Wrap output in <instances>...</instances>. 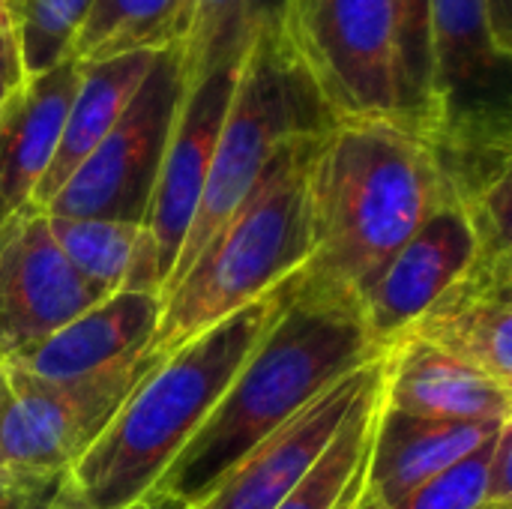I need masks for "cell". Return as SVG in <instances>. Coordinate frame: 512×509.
Listing matches in <instances>:
<instances>
[{"label":"cell","instance_id":"cell-4","mask_svg":"<svg viewBox=\"0 0 512 509\" xmlns=\"http://www.w3.org/2000/svg\"><path fill=\"white\" fill-rule=\"evenodd\" d=\"M318 138L285 144L198 258L162 291L153 351H174L306 267L312 255L306 174Z\"/></svg>","mask_w":512,"mask_h":509},{"label":"cell","instance_id":"cell-1","mask_svg":"<svg viewBox=\"0 0 512 509\" xmlns=\"http://www.w3.org/2000/svg\"><path fill=\"white\" fill-rule=\"evenodd\" d=\"M381 354L357 294L300 267L282 309L246 354L219 405L159 477L156 492L198 507L255 444Z\"/></svg>","mask_w":512,"mask_h":509},{"label":"cell","instance_id":"cell-21","mask_svg":"<svg viewBox=\"0 0 512 509\" xmlns=\"http://www.w3.org/2000/svg\"><path fill=\"white\" fill-rule=\"evenodd\" d=\"M186 0H93L69 57L102 63L129 51H162L183 39Z\"/></svg>","mask_w":512,"mask_h":509},{"label":"cell","instance_id":"cell-14","mask_svg":"<svg viewBox=\"0 0 512 509\" xmlns=\"http://www.w3.org/2000/svg\"><path fill=\"white\" fill-rule=\"evenodd\" d=\"M405 336L512 387V264L474 261Z\"/></svg>","mask_w":512,"mask_h":509},{"label":"cell","instance_id":"cell-36","mask_svg":"<svg viewBox=\"0 0 512 509\" xmlns=\"http://www.w3.org/2000/svg\"><path fill=\"white\" fill-rule=\"evenodd\" d=\"M483 509H512V504H486Z\"/></svg>","mask_w":512,"mask_h":509},{"label":"cell","instance_id":"cell-9","mask_svg":"<svg viewBox=\"0 0 512 509\" xmlns=\"http://www.w3.org/2000/svg\"><path fill=\"white\" fill-rule=\"evenodd\" d=\"M105 300L60 252L45 210L27 204L0 228V363Z\"/></svg>","mask_w":512,"mask_h":509},{"label":"cell","instance_id":"cell-26","mask_svg":"<svg viewBox=\"0 0 512 509\" xmlns=\"http://www.w3.org/2000/svg\"><path fill=\"white\" fill-rule=\"evenodd\" d=\"M495 438L387 509H483L489 504V459Z\"/></svg>","mask_w":512,"mask_h":509},{"label":"cell","instance_id":"cell-3","mask_svg":"<svg viewBox=\"0 0 512 509\" xmlns=\"http://www.w3.org/2000/svg\"><path fill=\"white\" fill-rule=\"evenodd\" d=\"M291 276L267 297L180 342L144 375L69 471L84 507L132 509L156 492L159 477L219 405L246 354L282 309Z\"/></svg>","mask_w":512,"mask_h":509},{"label":"cell","instance_id":"cell-12","mask_svg":"<svg viewBox=\"0 0 512 509\" xmlns=\"http://www.w3.org/2000/svg\"><path fill=\"white\" fill-rule=\"evenodd\" d=\"M384 357V354H381ZM381 357L327 387L285 426L255 444L195 509H276L309 474L348 411L378 375Z\"/></svg>","mask_w":512,"mask_h":509},{"label":"cell","instance_id":"cell-38","mask_svg":"<svg viewBox=\"0 0 512 509\" xmlns=\"http://www.w3.org/2000/svg\"><path fill=\"white\" fill-rule=\"evenodd\" d=\"M0 375H3V369H0Z\"/></svg>","mask_w":512,"mask_h":509},{"label":"cell","instance_id":"cell-5","mask_svg":"<svg viewBox=\"0 0 512 509\" xmlns=\"http://www.w3.org/2000/svg\"><path fill=\"white\" fill-rule=\"evenodd\" d=\"M336 123V114L282 36V27L258 33L237 66L213 165L168 285L198 258L285 144L318 138Z\"/></svg>","mask_w":512,"mask_h":509},{"label":"cell","instance_id":"cell-17","mask_svg":"<svg viewBox=\"0 0 512 509\" xmlns=\"http://www.w3.org/2000/svg\"><path fill=\"white\" fill-rule=\"evenodd\" d=\"M501 426L504 423L426 420L378 402L366 459V492L381 509L393 507L417 486L492 441Z\"/></svg>","mask_w":512,"mask_h":509},{"label":"cell","instance_id":"cell-28","mask_svg":"<svg viewBox=\"0 0 512 509\" xmlns=\"http://www.w3.org/2000/svg\"><path fill=\"white\" fill-rule=\"evenodd\" d=\"M489 504H512V420L501 426L489 459Z\"/></svg>","mask_w":512,"mask_h":509},{"label":"cell","instance_id":"cell-6","mask_svg":"<svg viewBox=\"0 0 512 509\" xmlns=\"http://www.w3.org/2000/svg\"><path fill=\"white\" fill-rule=\"evenodd\" d=\"M282 36L336 120L399 126L393 0H285Z\"/></svg>","mask_w":512,"mask_h":509},{"label":"cell","instance_id":"cell-16","mask_svg":"<svg viewBox=\"0 0 512 509\" xmlns=\"http://www.w3.org/2000/svg\"><path fill=\"white\" fill-rule=\"evenodd\" d=\"M78 78L81 63L66 57L54 69L24 78L0 108V228L33 204V192L54 159Z\"/></svg>","mask_w":512,"mask_h":509},{"label":"cell","instance_id":"cell-19","mask_svg":"<svg viewBox=\"0 0 512 509\" xmlns=\"http://www.w3.org/2000/svg\"><path fill=\"white\" fill-rule=\"evenodd\" d=\"M429 51L435 123L453 105L492 99L480 90L510 63L495 45L486 0H429Z\"/></svg>","mask_w":512,"mask_h":509},{"label":"cell","instance_id":"cell-20","mask_svg":"<svg viewBox=\"0 0 512 509\" xmlns=\"http://www.w3.org/2000/svg\"><path fill=\"white\" fill-rule=\"evenodd\" d=\"M285 0H186L183 39L177 45L183 81L237 69L258 33L282 27Z\"/></svg>","mask_w":512,"mask_h":509},{"label":"cell","instance_id":"cell-15","mask_svg":"<svg viewBox=\"0 0 512 509\" xmlns=\"http://www.w3.org/2000/svg\"><path fill=\"white\" fill-rule=\"evenodd\" d=\"M381 360V402L402 414L450 423L512 420V387L420 339L393 342Z\"/></svg>","mask_w":512,"mask_h":509},{"label":"cell","instance_id":"cell-2","mask_svg":"<svg viewBox=\"0 0 512 509\" xmlns=\"http://www.w3.org/2000/svg\"><path fill=\"white\" fill-rule=\"evenodd\" d=\"M306 195V270L357 297L444 204L426 144L381 120H339L324 132L309 159Z\"/></svg>","mask_w":512,"mask_h":509},{"label":"cell","instance_id":"cell-37","mask_svg":"<svg viewBox=\"0 0 512 509\" xmlns=\"http://www.w3.org/2000/svg\"><path fill=\"white\" fill-rule=\"evenodd\" d=\"M6 3H9V12H12V3H15V0H6Z\"/></svg>","mask_w":512,"mask_h":509},{"label":"cell","instance_id":"cell-25","mask_svg":"<svg viewBox=\"0 0 512 509\" xmlns=\"http://www.w3.org/2000/svg\"><path fill=\"white\" fill-rule=\"evenodd\" d=\"M93 0H15L12 27L24 78L42 75L69 57L72 39Z\"/></svg>","mask_w":512,"mask_h":509},{"label":"cell","instance_id":"cell-24","mask_svg":"<svg viewBox=\"0 0 512 509\" xmlns=\"http://www.w3.org/2000/svg\"><path fill=\"white\" fill-rule=\"evenodd\" d=\"M399 63V126L423 138L435 123L429 0H393Z\"/></svg>","mask_w":512,"mask_h":509},{"label":"cell","instance_id":"cell-22","mask_svg":"<svg viewBox=\"0 0 512 509\" xmlns=\"http://www.w3.org/2000/svg\"><path fill=\"white\" fill-rule=\"evenodd\" d=\"M381 378L384 360L378 375L366 384V390L348 411L333 441L318 456V462L276 509H342L348 498H354L366 486V459L381 402Z\"/></svg>","mask_w":512,"mask_h":509},{"label":"cell","instance_id":"cell-23","mask_svg":"<svg viewBox=\"0 0 512 509\" xmlns=\"http://www.w3.org/2000/svg\"><path fill=\"white\" fill-rule=\"evenodd\" d=\"M48 216V213H45ZM51 237L66 261L105 297L123 291L129 267L138 255L144 225L114 219H63L48 216Z\"/></svg>","mask_w":512,"mask_h":509},{"label":"cell","instance_id":"cell-30","mask_svg":"<svg viewBox=\"0 0 512 509\" xmlns=\"http://www.w3.org/2000/svg\"><path fill=\"white\" fill-rule=\"evenodd\" d=\"M489 3V24L495 45L504 57L512 54V0H486Z\"/></svg>","mask_w":512,"mask_h":509},{"label":"cell","instance_id":"cell-18","mask_svg":"<svg viewBox=\"0 0 512 509\" xmlns=\"http://www.w3.org/2000/svg\"><path fill=\"white\" fill-rule=\"evenodd\" d=\"M156 54L159 51H129L102 63H81L78 90L72 96L54 159L33 192V207L45 210L60 186L72 177V171L108 135V129L117 123V117L153 69Z\"/></svg>","mask_w":512,"mask_h":509},{"label":"cell","instance_id":"cell-13","mask_svg":"<svg viewBox=\"0 0 512 509\" xmlns=\"http://www.w3.org/2000/svg\"><path fill=\"white\" fill-rule=\"evenodd\" d=\"M162 321L159 291H117L48 339L3 360L42 381H72L135 360L153 348Z\"/></svg>","mask_w":512,"mask_h":509},{"label":"cell","instance_id":"cell-10","mask_svg":"<svg viewBox=\"0 0 512 509\" xmlns=\"http://www.w3.org/2000/svg\"><path fill=\"white\" fill-rule=\"evenodd\" d=\"M234 78L237 69H219L195 84H186L180 108L174 114L156 189L144 219V234L150 240V252L156 264L159 294L174 273L189 225L195 219L213 165L222 120L234 93Z\"/></svg>","mask_w":512,"mask_h":509},{"label":"cell","instance_id":"cell-11","mask_svg":"<svg viewBox=\"0 0 512 509\" xmlns=\"http://www.w3.org/2000/svg\"><path fill=\"white\" fill-rule=\"evenodd\" d=\"M477 261V234L456 204H441L360 291L372 342L387 351Z\"/></svg>","mask_w":512,"mask_h":509},{"label":"cell","instance_id":"cell-7","mask_svg":"<svg viewBox=\"0 0 512 509\" xmlns=\"http://www.w3.org/2000/svg\"><path fill=\"white\" fill-rule=\"evenodd\" d=\"M183 90L180 51L177 45L162 48L132 102L48 201L45 213L144 225Z\"/></svg>","mask_w":512,"mask_h":509},{"label":"cell","instance_id":"cell-34","mask_svg":"<svg viewBox=\"0 0 512 509\" xmlns=\"http://www.w3.org/2000/svg\"><path fill=\"white\" fill-rule=\"evenodd\" d=\"M354 509H381V504H378V501L363 489V495H360V501H357V507Z\"/></svg>","mask_w":512,"mask_h":509},{"label":"cell","instance_id":"cell-31","mask_svg":"<svg viewBox=\"0 0 512 509\" xmlns=\"http://www.w3.org/2000/svg\"><path fill=\"white\" fill-rule=\"evenodd\" d=\"M132 509H192L189 504L171 498V495H162V492H150L147 498H141Z\"/></svg>","mask_w":512,"mask_h":509},{"label":"cell","instance_id":"cell-8","mask_svg":"<svg viewBox=\"0 0 512 509\" xmlns=\"http://www.w3.org/2000/svg\"><path fill=\"white\" fill-rule=\"evenodd\" d=\"M162 357L150 348L72 381H42L0 363V468L72 471Z\"/></svg>","mask_w":512,"mask_h":509},{"label":"cell","instance_id":"cell-39","mask_svg":"<svg viewBox=\"0 0 512 509\" xmlns=\"http://www.w3.org/2000/svg\"><path fill=\"white\" fill-rule=\"evenodd\" d=\"M192 509H195V507H192Z\"/></svg>","mask_w":512,"mask_h":509},{"label":"cell","instance_id":"cell-33","mask_svg":"<svg viewBox=\"0 0 512 509\" xmlns=\"http://www.w3.org/2000/svg\"><path fill=\"white\" fill-rule=\"evenodd\" d=\"M6 30H15V27H12V12H9V3H6V0H0V33H6Z\"/></svg>","mask_w":512,"mask_h":509},{"label":"cell","instance_id":"cell-29","mask_svg":"<svg viewBox=\"0 0 512 509\" xmlns=\"http://www.w3.org/2000/svg\"><path fill=\"white\" fill-rule=\"evenodd\" d=\"M21 81H24V69H21L18 39L15 30H6L0 33V108L21 87Z\"/></svg>","mask_w":512,"mask_h":509},{"label":"cell","instance_id":"cell-32","mask_svg":"<svg viewBox=\"0 0 512 509\" xmlns=\"http://www.w3.org/2000/svg\"><path fill=\"white\" fill-rule=\"evenodd\" d=\"M51 509H87V507H84V501L78 498L75 486H72V477H69V486L63 489V495L57 498V504H54Z\"/></svg>","mask_w":512,"mask_h":509},{"label":"cell","instance_id":"cell-27","mask_svg":"<svg viewBox=\"0 0 512 509\" xmlns=\"http://www.w3.org/2000/svg\"><path fill=\"white\" fill-rule=\"evenodd\" d=\"M69 486V471L0 468V509H51Z\"/></svg>","mask_w":512,"mask_h":509},{"label":"cell","instance_id":"cell-35","mask_svg":"<svg viewBox=\"0 0 512 509\" xmlns=\"http://www.w3.org/2000/svg\"><path fill=\"white\" fill-rule=\"evenodd\" d=\"M363 489H366V486H363ZM363 489H360V492H357L354 498H348V501L342 504V509H354V507H357V501H360V495H363Z\"/></svg>","mask_w":512,"mask_h":509}]
</instances>
